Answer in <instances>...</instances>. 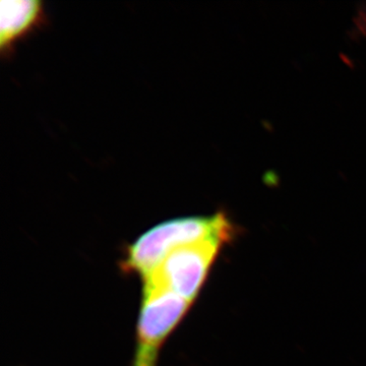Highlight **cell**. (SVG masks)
Masks as SVG:
<instances>
[{
	"instance_id": "1",
	"label": "cell",
	"mask_w": 366,
	"mask_h": 366,
	"mask_svg": "<svg viewBox=\"0 0 366 366\" xmlns=\"http://www.w3.org/2000/svg\"><path fill=\"white\" fill-rule=\"evenodd\" d=\"M236 234L237 228L224 212L167 220L149 229L129 245L122 269L144 278L174 249L209 240L227 244Z\"/></svg>"
},
{
	"instance_id": "2",
	"label": "cell",
	"mask_w": 366,
	"mask_h": 366,
	"mask_svg": "<svg viewBox=\"0 0 366 366\" xmlns=\"http://www.w3.org/2000/svg\"><path fill=\"white\" fill-rule=\"evenodd\" d=\"M192 303L157 286L144 284L137 322V348L132 366H157L158 354Z\"/></svg>"
},
{
	"instance_id": "3",
	"label": "cell",
	"mask_w": 366,
	"mask_h": 366,
	"mask_svg": "<svg viewBox=\"0 0 366 366\" xmlns=\"http://www.w3.org/2000/svg\"><path fill=\"white\" fill-rule=\"evenodd\" d=\"M223 245L218 240H209L174 249L143 278L144 284L165 289L192 305Z\"/></svg>"
},
{
	"instance_id": "4",
	"label": "cell",
	"mask_w": 366,
	"mask_h": 366,
	"mask_svg": "<svg viewBox=\"0 0 366 366\" xmlns=\"http://www.w3.org/2000/svg\"><path fill=\"white\" fill-rule=\"evenodd\" d=\"M45 11L40 0H2L0 2V50L9 54L14 44L42 25Z\"/></svg>"
}]
</instances>
